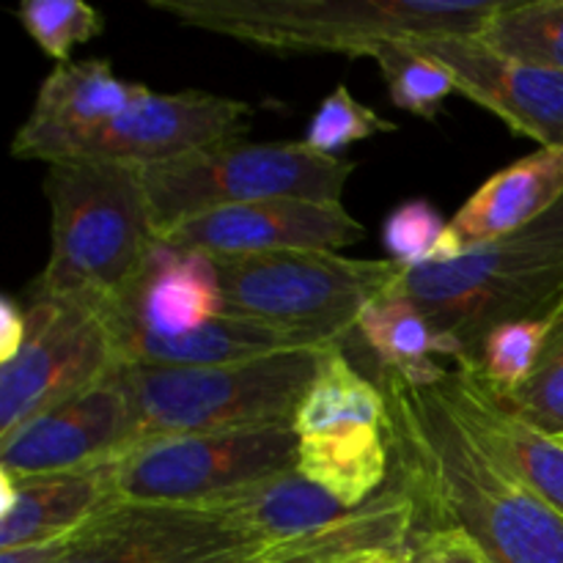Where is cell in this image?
Wrapping results in <instances>:
<instances>
[{"instance_id":"7402d4cb","label":"cell","mask_w":563,"mask_h":563,"mask_svg":"<svg viewBox=\"0 0 563 563\" xmlns=\"http://www.w3.org/2000/svg\"><path fill=\"white\" fill-rule=\"evenodd\" d=\"M355 330L374 352L379 368H394L410 385L434 388L451 377V372L434 361V355L451 357L449 344L434 333L427 313L405 291L401 278L366 302Z\"/></svg>"},{"instance_id":"5b68a950","label":"cell","mask_w":563,"mask_h":563,"mask_svg":"<svg viewBox=\"0 0 563 563\" xmlns=\"http://www.w3.org/2000/svg\"><path fill=\"white\" fill-rule=\"evenodd\" d=\"M328 346L207 368L121 363L135 407V443L168 434L234 432L295 423Z\"/></svg>"},{"instance_id":"d590c367","label":"cell","mask_w":563,"mask_h":563,"mask_svg":"<svg viewBox=\"0 0 563 563\" xmlns=\"http://www.w3.org/2000/svg\"><path fill=\"white\" fill-rule=\"evenodd\" d=\"M262 559H264V555H262ZM256 563H258V561H256Z\"/></svg>"},{"instance_id":"484cf974","label":"cell","mask_w":563,"mask_h":563,"mask_svg":"<svg viewBox=\"0 0 563 563\" xmlns=\"http://www.w3.org/2000/svg\"><path fill=\"white\" fill-rule=\"evenodd\" d=\"M478 38L522 64L563 71V0H504Z\"/></svg>"},{"instance_id":"4fadbf2b","label":"cell","mask_w":563,"mask_h":563,"mask_svg":"<svg viewBox=\"0 0 563 563\" xmlns=\"http://www.w3.org/2000/svg\"><path fill=\"white\" fill-rule=\"evenodd\" d=\"M363 236L366 229L341 201L273 198L196 214L165 231L159 240L209 256H253L278 251L335 253Z\"/></svg>"},{"instance_id":"f546056e","label":"cell","mask_w":563,"mask_h":563,"mask_svg":"<svg viewBox=\"0 0 563 563\" xmlns=\"http://www.w3.org/2000/svg\"><path fill=\"white\" fill-rule=\"evenodd\" d=\"M388 132H399V124L352 97L346 86H335L319 102L302 141L317 152L339 157V152H344L352 143L368 141L374 135H388Z\"/></svg>"},{"instance_id":"277c9868","label":"cell","mask_w":563,"mask_h":563,"mask_svg":"<svg viewBox=\"0 0 563 563\" xmlns=\"http://www.w3.org/2000/svg\"><path fill=\"white\" fill-rule=\"evenodd\" d=\"M401 286L456 366H471L489 330L544 317L563 302V198L515 234L465 247L449 264L405 273Z\"/></svg>"},{"instance_id":"d4e9b609","label":"cell","mask_w":563,"mask_h":563,"mask_svg":"<svg viewBox=\"0 0 563 563\" xmlns=\"http://www.w3.org/2000/svg\"><path fill=\"white\" fill-rule=\"evenodd\" d=\"M363 58L377 60L390 102L418 119L434 121L443 113L445 99L456 93L449 69L429 58L416 38H379Z\"/></svg>"},{"instance_id":"83f0119b","label":"cell","mask_w":563,"mask_h":563,"mask_svg":"<svg viewBox=\"0 0 563 563\" xmlns=\"http://www.w3.org/2000/svg\"><path fill=\"white\" fill-rule=\"evenodd\" d=\"M498 401L531 427L563 440V302L553 311V324L531 377L515 394L498 396Z\"/></svg>"},{"instance_id":"8992f818","label":"cell","mask_w":563,"mask_h":563,"mask_svg":"<svg viewBox=\"0 0 563 563\" xmlns=\"http://www.w3.org/2000/svg\"><path fill=\"white\" fill-rule=\"evenodd\" d=\"M355 163L317 152L306 141L218 143L203 152L141 168L157 236L181 220L273 198L341 201Z\"/></svg>"},{"instance_id":"603a6c76","label":"cell","mask_w":563,"mask_h":563,"mask_svg":"<svg viewBox=\"0 0 563 563\" xmlns=\"http://www.w3.org/2000/svg\"><path fill=\"white\" fill-rule=\"evenodd\" d=\"M297 471L333 495L344 509H357L383 493L390 473L385 427H339L302 434Z\"/></svg>"},{"instance_id":"d6a6232c","label":"cell","mask_w":563,"mask_h":563,"mask_svg":"<svg viewBox=\"0 0 563 563\" xmlns=\"http://www.w3.org/2000/svg\"><path fill=\"white\" fill-rule=\"evenodd\" d=\"M27 335V313L22 302L14 297H3L0 300V366L14 361L20 346L25 344Z\"/></svg>"},{"instance_id":"ba28073f","label":"cell","mask_w":563,"mask_h":563,"mask_svg":"<svg viewBox=\"0 0 563 563\" xmlns=\"http://www.w3.org/2000/svg\"><path fill=\"white\" fill-rule=\"evenodd\" d=\"M295 423L137 440L115 456L119 500L203 506L297 467Z\"/></svg>"},{"instance_id":"d6986e66","label":"cell","mask_w":563,"mask_h":563,"mask_svg":"<svg viewBox=\"0 0 563 563\" xmlns=\"http://www.w3.org/2000/svg\"><path fill=\"white\" fill-rule=\"evenodd\" d=\"M115 500V460L80 471L16 478L14 509L0 517V550L25 548L80 531Z\"/></svg>"},{"instance_id":"e0dca14e","label":"cell","mask_w":563,"mask_h":563,"mask_svg":"<svg viewBox=\"0 0 563 563\" xmlns=\"http://www.w3.org/2000/svg\"><path fill=\"white\" fill-rule=\"evenodd\" d=\"M440 388L478 445L563 517V440L506 410L471 368L456 366Z\"/></svg>"},{"instance_id":"836d02e7","label":"cell","mask_w":563,"mask_h":563,"mask_svg":"<svg viewBox=\"0 0 563 563\" xmlns=\"http://www.w3.org/2000/svg\"><path fill=\"white\" fill-rule=\"evenodd\" d=\"M75 533H66V537H58V539H47V542L25 544V548L0 550V563H58L66 553H69Z\"/></svg>"},{"instance_id":"6da1fadb","label":"cell","mask_w":563,"mask_h":563,"mask_svg":"<svg viewBox=\"0 0 563 563\" xmlns=\"http://www.w3.org/2000/svg\"><path fill=\"white\" fill-rule=\"evenodd\" d=\"M385 438L416 528H456L495 563H563V517L478 445L443 388L379 368Z\"/></svg>"},{"instance_id":"44dd1931","label":"cell","mask_w":563,"mask_h":563,"mask_svg":"<svg viewBox=\"0 0 563 563\" xmlns=\"http://www.w3.org/2000/svg\"><path fill=\"white\" fill-rule=\"evenodd\" d=\"M203 506H212V509L229 515L264 544L295 542V539L344 520L352 511L344 509L322 487L308 482L297 467L220 495Z\"/></svg>"},{"instance_id":"1f68e13d","label":"cell","mask_w":563,"mask_h":563,"mask_svg":"<svg viewBox=\"0 0 563 563\" xmlns=\"http://www.w3.org/2000/svg\"><path fill=\"white\" fill-rule=\"evenodd\" d=\"M405 563H495L456 528H416L401 548Z\"/></svg>"},{"instance_id":"7c38bea8","label":"cell","mask_w":563,"mask_h":563,"mask_svg":"<svg viewBox=\"0 0 563 563\" xmlns=\"http://www.w3.org/2000/svg\"><path fill=\"white\" fill-rule=\"evenodd\" d=\"M135 443V407L121 366L82 394L0 438V467L16 478L80 471Z\"/></svg>"},{"instance_id":"3957f363","label":"cell","mask_w":563,"mask_h":563,"mask_svg":"<svg viewBox=\"0 0 563 563\" xmlns=\"http://www.w3.org/2000/svg\"><path fill=\"white\" fill-rule=\"evenodd\" d=\"M44 196L53 245L31 289L97 302L124 295L159 242L141 168L99 159L55 163Z\"/></svg>"},{"instance_id":"30bf717a","label":"cell","mask_w":563,"mask_h":563,"mask_svg":"<svg viewBox=\"0 0 563 563\" xmlns=\"http://www.w3.org/2000/svg\"><path fill=\"white\" fill-rule=\"evenodd\" d=\"M269 548L212 506L115 500L58 563H256Z\"/></svg>"},{"instance_id":"7a4b0ae2","label":"cell","mask_w":563,"mask_h":563,"mask_svg":"<svg viewBox=\"0 0 563 563\" xmlns=\"http://www.w3.org/2000/svg\"><path fill=\"white\" fill-rule=\"evenodd\" d=\"M504 0H148L198 31L278 55L363 58L379 38L478 36Z\"/></svg>"},{"instance_id":"4dcf8cb0","label":"cell","mask_w":563,"mask_h":563,"mask_svg":"<svg viewBox=\"0 0 563 563\" xmlns=\"http://www.w3.org/2000/svg\"><path fill=\"white\" fill-rule=\"evenodd\" d=\"M449 231L443 214L423 198L407 201L388 214L383 225V245L388 251V262L412 273L438 258L443 236Z\"/></svg>"},{"instance_id":"9a60e30c","label":"cell","mask_w":563,"mask_h":563,"mask_svg":"<svg viewBox=\"0 0 563 563\" xmlns=\"http://www.w3.org/2000/svg\"><path fill=\"white\" fill-rule=\"evenodd\" d=\"M143 91V82L121 80L110 60L58 64L38 86L36 102L16 130L11 154L47 165L64 163L80 137L124 113Z\"/></svg>"},{"instance_id":"9c48e42d","label":"cell","mask_w":563,"mask_h":563,"mask_svg":"<svg viewBox=\"0 0 563 563\" xmlns=\"http://www.w3.org/2000/svg\"><path fill=\"white\" fill-rule=\"evenodd\" d=\"M27 335L0 366V438L121 366L104 306L27 291Z\"/></svg>"},{"instance_id":"2e32d148","label":"cell","mask_w":563,"mask_h":563,"mask_svg":"<svg viewBox=\"0 0 563 563\" xmlns=\"http://www.w3.org/2000/svg\"><path fill=\"white\" fill-rule=\"evenodd\" d=\"M102 306L113 324L163 339L192 333L229 311L214 258L203 251H181L163 240L154 245L135 284Z\"/></svg>"},{"instance_id":"52a82bcc","label":"cell","mask_w":563,"mask_h":563,"mask_svg":"<svg viewBox=\"0 0 563 563\" xmlns=\"http://www.w3.org/2000/svg\"><path fill=\"white\" fill-rule=\"evenodd\" d=\"M212 258L229 313L269 322L317 344H341L366 302L405 275L394 262H357L319 251Z\"/></svg>"},{"instance_id":"f1b7e54d","label":"cell","mask_w":563,"mask_h":563,"mask_svg":"<svg viewBox=\"0 0 563 563\" xmlns=\"http://www.w3.org/2000/svg\"><path fill=\"white\" fill-rule=\"evenodd\" d=\"M16 20L36 47L58 64H69L77 44L104 31V16L82 0H25L16 5Z\"/></svg>"},{"instance_id":"ac0fdd59","label":"cell","mask_w":563,"mask_h":563,"mask_svg":"<svg viewBox=\"0 0 563 563\" xmlns=\"http://www.w3.org/2000/svg\"><path fill=\"white\" fill-rule=\"evenodd\" d=\"M110 330H113L121 363L159 368L231 366V363L256 361V357L278 355V352L330 346L317 344V341L306 339V335L280 330L269 322L236 317V313L229 311L223 317L212 319L209 324H203V328L192 330V333L170 335V339L113 322H110Z\"/></svg>"},{"instance_id":"e575fe53","label":"cell","mask_w":563,"mask_h":563,"mask_svg":"<svg viewBox=\"0 0 563 563\" xmlns=\"http://www.w3.org/2000/svg\"><path fill=\"white\" fill-rule=\"evenodd\" d=\"M352 563H405V561H401V550H399V553H374V555H366V559H357Z\"/></svg>"},{"instance_id":"8fae6325","label":"cell","mask_w":563,"mask_h":563,"mask_svg":"<svg viewBox=\"0 0 563 563\" xmlns=\"http://www.w3.org/2000/svg\"><path fill=\"white\" fill-rule=\"evenodd\" d=\"M251 104L209 91H143L130 108L75 143L64 163L99 159L135 168L170 163L218 143L236 141L251 119Z\"/></svg>"},{"instance_id":"4316f807","label":"cell","mask_w":563,"mask_h":563,"mask_svg":"<svg viewBox=\"0 0 563 563\" xmlns=\"http://www.w3.org/2000/svg\"><path fill=\"white\" fill-rule=\"evenodd\" d=\"M550 324H553V311L544 313V317L498 324L482 339L476 361L460 368L476 372L495 396L515 394L531 377L533 366L544 350V341H548Z\"/></svg>"},{"instance_id":"cb8c5ba5","label":"cell","mask_w":563,"mask_h":563,"mask_svg":"<svg viewBox=\"0 0 563 563\" xmlns=\"http://www.w3.org/2000/svg\"><path fill=\"white\" fill-rule=\"evenodd\" d=\"M388 401L379 385L363 377L341 344H330L319 357L317 377L308 385L295 416L297 434H317L339 427H385Z\"/></svg>"},{"instance_id":"5bb4252c","label":"cell","mask_w":563,"mask_h":563,"mask_svg":"<svg viewBox=\"0 0 563 563\" xmlns=\"http://www.w3.org/2000/svg\"><path fill=\"white\" fill-rule=\"evenodd\" d=\"M416 44L449 69L456 93L498 115L515 135L563 148V71L522 64L478 36H423Z\"/></svg>"},{"instance_id":"ffe728a7","label":"cell","mask_w":563,"mask_h":563,"mask_svg":"<svg viewBox=\"0 0 563 563\" xmlns=\"http://www.w3.org/2000/svg\"><path fill=\"white\" fill-rule=\"evenodd\" d=\"M563 198V148H539L489 176L449 220L471 245L500 240L548 214Z\"/></svg>"}]
</instances>
